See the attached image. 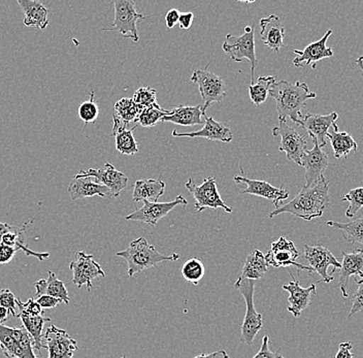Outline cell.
Wrapping results in <instances>:
<instances>
[{"label":"cell","mask_w":363,"mask_h":358,"mask_svg":"<svg viewBox=\"0 0 363 358\" xmlns=\"http://www.w3.org/2000/svg\"><path fill=\"white\" fill-rule=\"evenodd\" d=\"M329 182L325 178L311 186H303L299 194L286 205L274 208L269 218L289 213L294 216L311 221L323 215L324 210L329 206Z\"/></svg>","instance_id":"cell-1"},{"label":"cell","mask_w":363,"mask_h":358,"mask_svg":"<svg viewBox=\"0 0 363 358\" xmlns=\"http://www.w3.org/2000/svg\"><path fill=\"white\" fill-rule=\"evenodd\" d=\"M269 95L276 99L279 120L290 118L297 125L303 119L301 110L305 108L306 101L317 97L316 93L311 91L306 83L299 81L295 83L276 82L269 89Z\"/></svg>","instance_id":"cell-2"},{"label":"cell","mask_w":363,"mask_h":358,"mask_svg":"<svg viewBox=\"0 0 363 358\" xmlns=\"http://www.w3.org/2000/svg\"><path fill=\"white\" fill-rule=\"evenodd\" d=\"M118 257L124 258L128 264V276L133 277L135 274L146 271L165 262H176L180 259V254H163L150 245L145 237H138L129 244L128 248L117 252Z\"/></svg>","instance_id":"cell-3"},{"label":"cell","mask_w":363,"mask_h":358,"mask_svg":"<svg viewBox=\"0 0 363 358\" xmlns=\"http://www.w3.org/2000/svg\"><path fill=\"white\" fill-rule=\"evenodd\" d=\"M256 281L249 279L238 278L235 283V289L242 294L246 301V314L242 324V335L240 342L247 344L248 346L253 345L254 339L256 335L262 328V315L256 311L254 305V293H255Z\"/></svg>","instance_id":"cell-4"},{"label":"cell","mask_w":363,"mask_h":358,"mask_svg":"<svg viewBox=\"0 0 363 358\" xmlns=\"http://www.w3.org/2000/svg\"><path fill=\"white\" fill-rule=\"evenodd\" d=\"M0 348L6 358H38L33 341L24 328H11L0 323Z\"/></svg>","instance_id":"cell-5"},{"label":"cell","mask_w":363,"mask_h":358,"mask_svg":"<svg viewBox=\"0 0 363 358\" xmlns=\"http://www.w3.org/2000/svg\"><path fill=\"white\" fill-rule=\"evenodd\" d=\"M222 49L235 62L247 59L251 65V85L254 84V74L258 65L255 51V28L247 26L244 35H227Z\"/></svg>","instance_id":"cell-6"},{"label":"cell","mask_w":363,"mask_h":358,"mask_svg":"<svg viewBox=\"0 0 363 358\" xmlns=\"http://www.w3.org/2000/svg\"><path fill=\"white\" fill-rule=\"evenodd\" d=\"M113 4L115 6V19L112 26L104 28V31H118L124 38L138 43L140 40L138 22L147 17L136 12L135 2L133 0H115Z\"/></svg>","instance_id":"cell-7"},{"label":"cell","mask_w":363,"mask_h":358,"mask_svg":"<svg viewBox=\"0 0 363 358\" xmlns=\"http://www.w3.org/2000/svg\"><path fill=\"white\" fill-rule=\"evenodd\" d=\"M185 187L194 197V208L196 212H203L206 208L217 210V208H221L227 213H233V208L228 207L220 196L219 191H218L217 180L214 177L204 179L201 185L195 184L193 179H189L186 183Z\"/></svg>","instance_id":"cell-8"},{"label":"cell","mask_w":363,"mask_h":358,"mask_svg":"<svg viewBox=\"0 0 363 358\" xmlns=\"http://www.w3.org/2000/svg\"><path fill=\"white\" fill-rule=\"evenodd\" d=\"M190 81L199 86V93L203 99V111L213 104L221 103L226 96V84L221 77L214 72H208V67L204 69L195 70Z\"/></svg>","instance_id":"cell-9"},{"label":"cell","mask_w":363,"mask_h":358,"mask_svg":"<svg viewBox=\"0 0 363 358\" xmlns=\"http://www.w3.org/2000/svg\"><path fill=\"white\" fill-rule=\"evenodd\" d=\"M274 137H281L279 151L285 152L288 160H291L301 167V158L308 150L306 137L299 135L294 128L288 125L286 120H279V125L272 129Z\"/></svg>","instance_id":"cell-10"},{"label":"cell","mask_w":363,"mask_h":358,"mask_svg":"<svg viewBox=\"0 0 363 358\" xmlns=\"http://www.w3.org/2000/svg\"><path fill=\"white\" fill-rule=\"evenodd\" d=\"M69 269L72 272V283L78 289L86 285L88 291L92 289L93 280L106 277V273L99 262H95L93 255L86 254L84 251L77 253L76 259L70 262Z\"/></svg>","instance_id":"cell-11"},{"label":"cell","mask_w":363,"mask_h":358,"mask_svg":"<svg viewBox=\"0 0 363 358\" xmlns=\"http://www.w3.org/2000/svg\"><path fill=\"white\" fill-rule=\"evenodd\" d=\"M299 252L294 242L289 241L286 237H281L278 241L272 244L271 250L265 255L267 266L274 267H295L298 271H308V273H314L312 267L303 266L296 262L299 257Z\"/></svg>","instance_id":"cell-12"},{"label":"cell","mask_w":363,"mask_h":358,"mask_svg":"<svg viewBox=\"0 0 363 358\" xmlns=\"http://www.w3.org/2000/svg\"><path fill=\"white\" fill-rule=\"evenodd\" d=\"M303 257L308 262V267H312L313 271L321 276L322 279L320 282H333V276H329L328 273V267H333V272H331L333 274L335 269H340L342 267L335 256L321 245H317V246L305 245L303 246Z\"/></svg>","instance_id":"cell-13"},{"label":"cell","mask_w":363,"mask_h":358,"mask_svg":"<svg viewBox=\"0 0 363 358\" xmlns=\"http://www.w3.org/2000/svg\"><path fill=\"white\" fill-rule=\"evenodd\" d=\"M188 205L187 199L184 198V196H179L172 201L169 203H150V201H145L144 206L142 208L136 210L133 214L126 216L127 221L143 222L147 223V225L155 226L158 223L159 220L163 217L167 216L174 208L178 206Z\"/></svg>","instance_id":"cell-14"},{"label":"cell","mask_w":363,"mask_h":358,"mask_svg":"<svg viewBox=\"0 0 363 358\" xmlns=\"http://www.w3.org/2000/svg\"><path fill=\"white\" fill-rule=\"evenodd\" d=\"M339 118L337 113L333 112L328 115L311 114L308 113L303 116L299 126L308 131V135L312 138L313 142H317L320 148H324L328 144V135L329 128L339 131L337 120Z\"/></svg>","instance_id":"cell-15"},{"label":"cell","mask_w":363,"mask_h":358,"mask_svg":"<svg viewBox=\"0 0 363 358\" xmlns=\"http://www.w3.org/2000/svg\"><path fill=\"white\" fill-rule=\"evenodd\" d=\"M88 177L95 179L97 182L108 187L112 192L113 198H118L122 190L128 184V178L126 174L116 169L110 162H106L102 169H89L87 171L82 169L74 178H88Z\"/></svg>","instance_id":"cell-16"},{"label":"cell","mask_w":363,"mask_h":358,"mask_svg":"<svg viewBox=\"0 0 363 358\" xmlns=\"http://www.w3.org/2000/svg\"><path fill=\"white\" fill-rule=\"evenodd\" d=\"M45 348L49 351L48 358H72L78 350L76 340L70 337L67 330L51 325L45 334Z\"/></svg>","instance_id":"cell-17"},{"label":"cell","mask_w":363,"mask_h":358,"mask_svg":"<svg viewBox=\"0 0 363 358\" xmlns=\"http://www.w3.org/2000/svg\"><path fill=\"white\" fill-rule=\"evenodd\" d=\"M235 183H245L248 187L242 190V194H252V196H257L263 197V198L272 201L274 205V208L280 207L281 201H285L289 197V192L284 189V186L280 188L274 187L269 184L267 181L254 180L244 176H237L233 178Z\"/></svg>","instance_id":"cell-18"},{"label":"cell","mask_w":363,"mask_h":358,"mask_svg":"<svg viewBox=\"0 0 363 358\" xmlns=\"http://www.w3.org/2000/svg\"><path fill=\"white\" fill-rule=\"evenodd\" d=\"M331 35H333V30H328L319 40L308 45L305 49L294 50V53L296 55V58L294 60V67H301L303 65H312V69H315L318 61L333 57L335 54L333 49L328 47V40Z\"/></svg>","instance_id":"cell-19"},{"label":"cell","mask_w":363,"mask_h":358,"mask_svg":"<svg viewBox=\"0 0 363 358\" xmlns=\"http://www.w3.org/2000/svg\"><path fill=\"white\" fill-rule=\"evenodd\" d=\"M329 156L314 142V148L306 150L301 158V167L306 169V185L311 186L323 180L324 172L328 169Z\"/></svg>","instance_id":"cell-20"},{"label":"cell","mask_w":363,"mask_h":358,"mask_svg":"<svg viewBox=\"0 0 363 358\" xmlns=\"http://www.w3.org/2000/svg\"><path fill=\"white\" fill-rule=\"evenodd\" d=\"M342 262L340 269L339 286L344 298H348V285L351 277L355 281L363 280V250L355 249L353 252H342Z\"/></svg>","instance_id":"cell-21"},{"label":"cell","mask_w":363,"mask_h":358,"mask_svg":"<svg viewBox=\"0 0 363 358\" xmlns=\"http://www.w3.org/2000/svg\"><path fill=\"white\" fill-rule=\"evenodd\" d=\"M204 126L203 129L193 133H180L176 130L172 131L174 138H203L215 142H230L233 140V133L229 126L225 123L216 121L212 117L204 114Z\"/></svg>","instance_id":"cell-22"},{"label":"cell","mask_w":363,"mask_h":358,"mask_svg":"<svg viewBox=\"0 0 363 358\" xmlns=\"http://www.w3.org/2000/svg\"><path fill=\"white\" fill-rule=\"evenodd\" d=\"M290 275L294 281H291L289 284L283 285V289L289 292L288 311L291 313L295 318H298L301 312L310 306L312 296L316 294V284H312L306 289H303L299 285V281L294 279L292 274Z\"/></svg>","instance_id":"cell-23"},{"label":"cell","mask_w":363,"mask_h":358,"mask_svg":"<svg viewBox=\"0 0 363 358\" xmlns=\"http://www.w3.org/2000/svg\"><path fill=\"white\" fill-rule=\"evenodd\" d=\"M68 194L72 201L99 196L102 198H111L112 192L108 187L97 182L93 178H74L67 188Z\"/></svg>","instance_id":"cell-24"},{"label":"cell","mask_w":363,"mask_h":358,"mask_svg":"<svg viewBox=\"0 0 363 358\" xmlns=\"http://www.w3.org/2000/svg\"><path fill=\"white\" fill-rule=\"evenodd\" d=\"M260 28L261 40L263 44L267 45L274 52H278L284 46L285 38V27L280 18L276 15L263 18L260 20Z\"/></svg>","instance_id":"cell-25"},{"label":"cell","mask_w":363,"mask_h":358,"mask_svg":"<svg viewBox=\"0 0 363 358\" xmlns=\"http://www.w3.org/2000/svg\"><path fill=\"white\" fill-rule=\"evenodd\" d=\"M142 110L143 108L138 106L133 99H122L117 101L115 104V113L113 115V137L119 131L127 129L130 122L135 123Z\"/></svg>","instance_id":"cell-26"},{"label":"cell","mask_w":363,"mask_h":358,"mask_svg":"<svg viewBox=\"0 0 363 358\" xmlns=\"http://www.w3.org/2000/svg\"><path fill=\"white\" fill-rule=\"evenodd\" d=\"M203 106H176L170 111V114L165 116L160 122H170L181 126L201 125L204 124Z\"/></svg>","instance_id":"cell-27"},{"label":"cell","mask_w":363,"mask_h":358,"mask_svg":"<svg viewBox=\"0 0 363 358\" xmlns=\"http://www.w3.org/2000/svg\"><path fill=\"white\" fill-rule=\"evenodd\" d=\"M18 4L21 6L24 13L23 23L27 27H36L45 29L49 24V10L40 1L35 0H18Z\"/></svg>","instance_id":"cell-28"},{"label":"cell","mask_w":363,"mask_h":358,"mask_svg":"<svg viewBox=\"0 0 363 358\" xmlns=\"http://www.w3.org/2000/svg\"><path fill=\"white\" fill-rule=\"evenodd\" d=\"M35 287L36 298L43 296H49L52 298H58L65 303V305H69V296L67 287L62 281L57 278L53 272H48V278L42 279L34 284Z\"/></svg>","instance_id":"cell-29"},{"label":"cell","mask_w":363,"mask_h":358,"mask_svg":"<svg viewBox=\"0 0 363 358\" xmlns=\"http://www.w3.org/2000/svg\"><path fill=\"white\" fill-rule=\"evenodd\" d=\"M165 183L160 179H143L138 180L133 185V201H150V203H157L159 197H161L165 192Z\"/></svg>","instance_id":"cell-30"},{"label":"cell","mask_w":363,"mask_h":358,"mask_svg":"<svg viewBox=\"0 0 363 358\" xmlns=\"http://www.w3.org/2000/svg\"><path fill=\"white\" fill-rule=\"evenodd\" d=\"M17 317L21 319L23 328L27 330V332L33 339L34 350L40 353L42 349L45 348V346L43 344V330H44L45 323H51V318H48L44 315L31 316V315L26 314L23 311H20Z\"/></svg>","instance_id":"cell-31"},{"label":"cell","mask_w":363,"mask_h":358,"mask_svg":"<svg viewBox=\"0 0 363 358\" xmlns=\"http://www.w3.org/2000/svg\"><path fill=\"white\" fill-rule=\"evenodd\" d=\"M267 269H269V266L265 260V255L260 250H254L247 257L240 278L257 281L264 277Z\"/></svg>","instance_id":"cell-32"},{"label":"cell","mask_w":363,"mask_h":358,"mask_svg":"<svg viewBox=\"0 0 363 358\" xmlns=\"http://www.w3.org/2000/svg\"><path fill=\"white\" fill-rule=\"evenodd\" d=\"M328 138L333 147V155L337 160L345 157L352 152H356L358 149L357 142L346 131H335L329 133Z\"/></svg>","instance_id":"cell-33"},{"label":"cell","mask_w":363,"mask_h":358,"mask_svg":"<svg viewBox=\"0 0 363 358\" xmlns=\"http://www.w3.org/2000/svg\"><path fill=\"white\" fill-rule=\"evenodd\" d=\"M328 226L333 228H337L342 231L345 240L352 246L360 245L363 247V215L359 218L353 220L349 223H340V222L328 221ZM363 250V248H362Z\"/></svg>","instance_id":"cell-34"},{"label":"cell","mask_w":363,"mask_h":358,"mask_svg":"<svg viewBox=\"0 0 363 358\" xmlns=\"http://www.w3.org/2000/svg\"><path fill=\"white\" fill-rule=\"evenodd\" d=\"M276 83V78L272 76L259 77L257 83L250 85L249 95L252 103L255 106H261L267 99L269 95V89Z\"/></svg>","instance_id":"cell-35"},{"label":"cell","mask_w":363,"mask_h":358,"mask_svg":"<svg viewBox=\"0 0 363 358\" xmlns=\"http://www.w3.org/2000/svg\"><path fill=\"white\" fill-rule=\"evenodd\" d=\"M138 128V124L131 129H124L116 133L115 137L116 149L123 155H135L138 152V142L133 135V131Z\"/></svg>","instance_id":"cell-36"},{"label":"cell","mask_w":363,"mask_h":358,"mask_svg":"<svg viewBox=\"0 0 363 358\" xmlns=\"http://www.w3.org/2000/svg\"><path fill=\"white\" fill-rule=\"evenodd\" d=\"M170 111L163 110L159 104L143 108L140 114L138 115L135 123L142 125L143 128H152L161 121L163 117L169 115Z\"/></svg>","instance_id":"cell-37"},{"label":"cell","mask_w":363,"mask_h":358,"mask_svg":"<svg viewBox=\"0 0 363 358\" xmlns=\"http://www.w3.org/2000/svg\"><path fill=\"white\" fill-rule=\"evenodd\" d=\"M181 272L186 281L192 283L193 285H199L206 274V269L199 258L192 257L184 264Z\"/></svg>","instance_id":"cell-38"},{"label":"cell","mask_w":363,"mask_h":358,"mask_svg":"<svg viewBox=\"0 0 363 358\" xmlns=\"http://www.w3.org/2000/svg\"><path fill=\"white\" fill-rule=\"evenodd\" d=\"M95 92L91 91L90 99L87 101H84L81 106H79L78 114L79 119L88 125L90 123H94L99 116V108L95 101Z\"/></svg>","instance_id":"cell-39"},{"label":"cell","mask_w":363,"mask_h":358,"mask_svg":"<svg viewBox=\"0 0 363 358\" xmlns=\"http://www.w3.org/2000/svg\"><path fill=\"white\" fill-rule=\"evenodd\" d=\"M342 201H348L349 207L346 211V217L353 218L363 208V187L351 189L342 198Z\"/></svg>","instance_id":"cell-40"},{"label":"cell","mask_w":363,"mask_h":358,"mask_svg":"<svg viewBox=\"0 0 363 358\" xmlns=\"http://www.w3.org/2000/svg\"><path fill=\"white\" fill-rule=\"evenodd\" d=\"M133 99L138 106L143 108L158 104L156 101V90L154 88H140L136 90Z\"/></svg>","instance_id":"cell-41"},{"label":"cell","mask_w":363,"mask_h":358,"mask_svg":"<svg viewBox=\"0 0 363 358\" xmlns=\"http://www.w3.org/2000/svg\"><path fill=\"white\" fill-rule=\"evenodd\" d=\"M0 307L6 308L9 310L13 317H17L16 308H17V298L15 294L10 289H0Z\"/></svg>","instance_id":"cell-42"},{"label":"cell","mask_w":363,"mask_h":358,"mask_svg":"<svg viewBox=\"0 0 363 358\" xmlns=\"http://www.w3.org/2000/svg\"><path fill=\"white\" fill-rule=\"evenodd\" d=\"M17 307L19 308L20 311L25 312L31 316H40V315L45 314L44 309L33 298H29L27 303H22L19 298H17Z\"/></svg>","instance_id":"cell-43"},{"label":"cell","mask_w":363,"mask_h":358,"mask_svg":"<svg viewBox=\"0 0 363 358\" xmlns=\"http://www.w3.org/2000/svg\"><path fill=\"white\" fill-rule=\"evenodd\" d=\"M356 283H357L358 289L352 298V307L348 318L355 315L356 313L363 311V280H357Z\"/></svg>","instance_id":"cell-44"},{"label":"cell","mask_w":363,"mask_h":358,"mask_svg":"<svg viewBox=\"0 0 363 358\" xmlns=\"http://www.w3.org/2000/svg\"><path fill=\"white\" fill-rule=\"evenodd\" d=\"M269 335H265L262 339V344H261L259 352L253 358H285L280 352H272L269 346Z\"/></svg>","instance_id":"cell-45"},{"label":"cell","mask_w":363,"mask_h":358,"mask_svg":"<svg viewBox=\"0 0 363 358\" xmlns=\"http://www.w3.org/2000/svg\"><path fill=\"white\" fill-rule=\"evenodd\" d=\"M20 251L16 247L0 244V264H8L15 257L16 253Z\"/></svg>","instance_id":"cell-46"},{"label":"cell","mask_w":363,"mask_h":358,"mask_svg":"<svg viewBox=\"0 0 363 358\" xmlns=\"http://www.w3.org/2000/svg\"><path fill=\"white\" fill-rule=\"evenodd\" d=\"M36 301H38V305H40L43 309H52V308H55L62 303V301L58 300V298H52V296H40Z\"/></svg>","instance_id":"cell-47"},{"label":"cell","mask_w":363,"mask_h":358,"mask_svg":"<svg viewBox=\"0 0 363 358\" xmlns=\"http://www.w3.org/2000/svg\"><path fill=\"white\" fill-rule=\"evenodd\" d=\"M353 344L351 342H344L339 345V350L335 358H354L353 352H352Z\"/></svg>","instance_id":"cell-48"},{"label":"cell","mask_w":363,"mask_h":358,"mask_svg":"<svg viewBox=\"0 0 363 358\" xmlns=\"http://www.w3.org/2000/svg\"><path fill=\"white\" fill-rule=\"evenodd\" d=\"M181 13L176 9L169 11L165 15V23H167V28H174V25L178 23L179 18H180Z\"/></svg>","instance_id":"cell-49"},{"label":"cell","mask_w":363,"mask_h":358,"mask_svg":"<svg viewBox=\"0 0 363 358\" xmlns=\"http://www.w3.org/2000/svg\"><path fill=\"white\" fill-rule=\"evenodd\" d=\"M193 19H194V15H193V13H181L178 22L179 25H180V28L189 29L190 27H191Z\"/></svg>","instance_id":"cell-50"},{"label":"cell","mask_w":363,"mask_h":358,"mask_svg":"<svg viewBox=\"0 0 363 358\" xmlns=\"http://www.w3.org/2000/svg\"><path fill=\"white\" fill-rule=\"evenodd\" d=\"M193 358H230L229 355L227 354L226 351L219 350L216 351V352L210 353V354H201L197 355V357Z\"/></svg>","instance_id":"cell-51"},{"label":"cell","mask_w":363,"mask_h":358,"mask_svg":"<svg viewBox=\"0 0 363 358\" xmlns=\"http://www.w3.org/2000/svg\"><path fill=\"white\" fill-rule=\"evenodd\" d=\"M16 225H11V224L4 223L0 222V244H1V239L6 233H10L15 230Z\"/></svg>","instance_id":"cell-52"},{"label":"cell","mask_w":363,"mask_h":358,"mask_svg":"<svg viewBox=\"0 0 363 358\" xmlns=\"http://www.w3.org/2000/svg\"><path fill=\"white\" fill-rule=\"evenodd\" d=\"M9 314H10L9 310H6V308L0 307V323L4 324L6 323Z\"/></svg>","instance_id":"cell-53"},{"label":"cell","mask_w":363,"mask_h":358,"mask_svg":"<svg viewBox=\"0 0 363 358\" xmlns=\"http://www.w3.org/2000/svg\"><path fill=\"white\" fill-rule=\"evenodd\" d=\"M355 62H356V65H357L358 67H359V69L362 70V74H363V55L359 56V57L356 59Z\"/></svg>","instance_id":"cell-54"},{"label":"cell","mask_w":363,"mask_h":358,"mask_svg":"<svg viewBox=\"0 0 363 358\" xmlns=\"http://www.w3.org/2000/svg\"><path fill=\"white\" fill-rule=\"evenodd\" d=\"M121 358H125L124 357H122Z\"/></svg>","instance_id":"cell-55"}]
</instances>
